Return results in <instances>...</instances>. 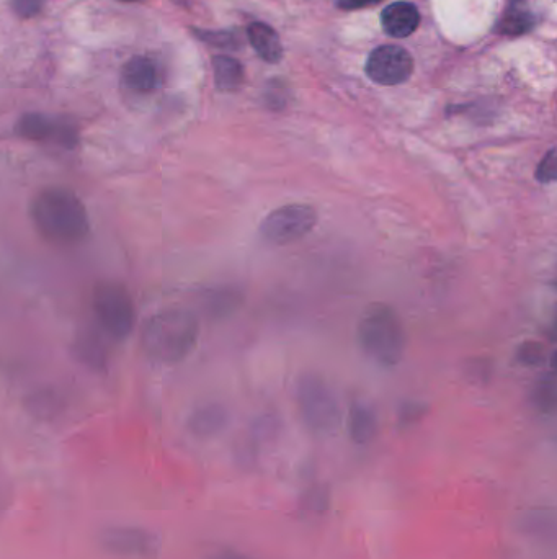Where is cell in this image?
I'll list each match as a JSON object with an SVG mask.
<instances>
[{
    "instance_id": "1",
    "label": "cell",
    "mask_w": 557,
    "mask_h": 559,
    "mask_svg": "<svg viewBox=\"0 0 557 559\" xmlns=\"http://www.w3.org/2000/svg\"><path fill=\"white\" fill-rule=\"evenodd\" d=\"M30 216L46 241L71 246L90 233L87 208L81 198L66 187H46L30 205Z\"/></svg>"
},
{
    "instance_id": "2",
    "label": "cell",
    "mask_w": 557,
    "mask_h": 559,
    "mask_svg": "<svg viewBox=\"0 0 557 559\" xmlns=\"http://www.w3.org/2000/svg\"><path fill=\"white\" fill-rule=\"evenodd\" d=\"M200 336V326L190 311L165 309L154 314L141 334L144 354L161 365H175L192 354Z\"/></svg>"
},
{
    "instance_id": "3",
    "label": "cell",
    "mask_w": 557,
    "mask_h": 559,
    "mask_svg": "<svg viewBox=\"0 0 557 559\" xmlns=\"http://www.w3.org/2000/svg\"><path fill=\"white\" fill-rule=\"evenodd\" d=\"M358 342L368 357L383 367L401 362L406 350V332L391 306L371 305L358 322Z\"/></svg>"
},
{
    "instance_id": "4",
    "label": "cell",
    "mask_w": 557,
    "mask_h": 559,
    "mask_svg": "<svg viewBox=\"0 0 557 559\" xmlns=\"http://www.w3.org/2000/svg\"><path fill=\"white\" fill-rule=\"evenodd\" d=\"M94 313L103 331L115 340L130 336L136 319L133 298L120 283H100L94 291Z\"/></svg>"
},
{
    "instance_id": "5",
    "label": "cell",
    "mask_w": 557,
    "mask_h": 559,
    "mask_svg": "<svg viewBox=\"0 0 557 559\" xmlns=\"http://www.w3.org/2000/svg\"><path fill=\"white\" fill-rule=\"evenodd\" d=\"M317 224V211L304 203L280 206L268 213L260 224V234L275 246H286L303 239Z\"/></svg>"
},
{
    "instance_id": "6",
    "label": "cell",
    "mask_w": 557,
    "mask_h": 559,
    "mask_svg": "<svg viewBox=\"0 0 557 559\" xmlns=\"http://www.w3.org/2000/svg\"><path fill=\"white\" fill-rule=\"evenodd\" d=\"M299 409L309 429L319 434L334 430L340 421L337 399L316 376H308L299 383Z\"/></svg>"
},
{
    "instance_id": "7",
    "label": "cell",
    "mask_w": 557,
    "mask_h": 559,
    "mask_svg": "<svg viewBox=\"0 0 557 559\" xmlns=\"http://www.w3.org/2000/svg\"><path fill=\"white\" fill-rule=\"evenodd\" d=\"M103 550L126 558H152L161 548L156 533L134 525H110L99 533Z\"/></svg>"
},
{
    "instance_id": "8",
    "label": "cell",
    "mask_w": 557,
    "mask_h": 559,
    "mask_svg": "<svg viewBox=\"0 0 557 559\" xmlns=\"http://www.w3.org/2000/svg\"><path fill=\"white\" fill-rule=\"evenodd\" d=\"M414 71L412 56L401 46H379L366 61V74L379 85L406 82Z\"/></svg>"
},
{
    "instance_id": "9",
    "label": "cell",
    "mask_w": 557,
    "mask_h": 559,
    "mask_svg": "<svg viewBox=\"0 0 557 559\" xmlns=\"http://www.w3.org/2000/svg\"><path fill=\"white\" fill-rule=\"evenodd\" d=\"M17 133L30 141H53L72 148L77 143V131L67 121L56 120L40 113H30L18 121Z\"/></svg>"
},
{
    "instance_id": "10",
    "label": "cell",
    "mask_w": 557,
    "mask_h": 559,
    "mask_svg": "<svg viewBox=\"0 0 557 559\" xmlns=\"http://www.w3.org/2000/svg\"><path fill=\"white\" fill-rule=\"evenodd\" d=\"M384 32L394 38H407L417 30L420 23L419 10L409 2H394L381 15Z\"/></svg>"
},
{
    "instance_id": "11",
    "label": "cell",
    "mask_w": 557,
    "mask_h": 559,
    "mask_svg": "<svg viewBox=\"0 0 557 559\" xmlns=\"http://www.w3.org/2000/svg\"><path fill=\"white\" fill-rule=\"evenodd\" d=\"M123 82L128 89L138 94H149L161 85V71L152 59L133 58L123 68Z\"/></svg>"
},
{
    "instance_id": "12",
    "label": "cell",
    "mask_w": 557,
    "mask_h": 559,
    "mask_svg": "<svg viewBox=\"0 0 557 559\" xmlns=\"http://www.w3.org/2000/svg\"><path fill=\"white\" fill-rule=\"evenodd\" d=\"M556 512L551 509H531L518 520V532L535 542L554 545L557 535Z\"/></svg>"
},
{
    "instance_id": "13",
    "label": "cell",
    "mask_w": 557,
    "mask_h": 559,
    "mask_svg": "<svg viewBox=\"0 0 557 559\" xmlns=\"http://www.w3.org/2000/svg\"><path fill=\"white\" fill-rule=\"evenodd\" d=\"M250 45L254 46L260 58L270 64L280 63L281 56H283V46H281L280 38L277 32L273 30L270 25L265 23H252L249 30Z\"/></svg>"
},
{
    "instance_id": "14",
    "label": "cell",
    "mask_w": 557,
    "mask_h": 559,
    "mask_svg": "<svg viewBox=\"0 0 557 559\" xmlns=\"http://www.w3.org/2000/svg\"><path fill=\"white\" fill-rule=\"evenodd\" d=\"M350 437L358 445H366L375 439L376 417L375 412L365 404H353L350 411Z\"/></svg>"
},
{
    "instance_id": "15",
    "label": "cell",
    "mask_w": 557,
    "mask_h": 559,
    "mask_svg": "<svg viewBox=\"0 0 557 559\" xmlns=\"http://www.w3.org/2000/svg\"><path fill=\"white\" fill-rule=\"evenodd\" d=\"M226 414L219 407H203L193 414L188 427L198 437H213L224 429Z\"/></svg>"
},
{
    "instance_id": "16",
    "label": "cell",
    "mask_w": 557,
    "mask_h": 559,
    "mask_svg": "<svg viewBox=\"0 0 557 559\" xmlns=\"http://www.w3.org/2000/svg\"><path fill=\"white\" fill-rule=\"evenodd\" d=\"M214 81L221 90H234L242 84L241 64L229 56H216L213 59Z\"/></svg>"
},
{
    "instance_id": "17",
    "label": "cell",
    "mask_w": 557,
    "mask_h": 559,
    "mask_svg": "<svg viewBox=\"0 0 557 559\" xmlns=\"http://www.w3.org/2000/svg\"><path fill=\"white\" fill-rule=\"evenodd\" d=\"M531 23H533V17H531L530 10H526L517 2L512 7H508L500 22V28H502V33H507V35H522L526 30H530Z\"/></svg>"
},
{
    "instance_id": "18",
    "label": "cell",
    "mask_w": 557,
    "mask_h": 559,
    "mask_svg": "<svg viewBox=\"0 0 557 559\" xmlns=\"http://www.w3.org/2000/svg\"><path fill=\"white\" fill-rule=\"evenodd\" d=\"M533 403L541 412H551L556 406V385L553 376H548L538 383L533 393Z\"/></svg>"
},
{
    "instance_id": "19",
    "label": "cell",
    "mask_w": 557,
    "mask_h": 559,
    "mask_svg": "<svg viewBox=\"0 0 557 559\" xmlns=\"http://www.w3.org/2000/svg\"><path fill=\"white\" fill-rule=\"evenodd\" d=\"M556 177V149H551V151L543 157V161L540 162V166L536 169V179L540 180L541 184H551V182L556 180Z\"/></svg>"
},
{
    "instance_id": "20",
    "label": "cell",
    "mask_w": 557,
    "mask_h": 559,
    "mask_svg": "<svg viewBox=\"0 0 557 559\" xmlns=\"http://www.w3.org/2000/svg\"><path fill=\"white\" fill-rule=\"evenodd\" d=\"M518 360L528 367H536L544 360L543 347L538 342H526L518 352Z\"/></svg>"
},
{
    "instance_id": "21",
    "label": "cell",
    "mask_w": 557,
    "mask_h": 559,
    "mask_svg": "<svg viewBox=\"0 0 557 559\" xmlns=\"http://www.w3.org/2000/svg\"><path fill=\"white\" fill-rule=\"evenodd\" d=\"M304 502L311 512H322L326 510L329 502V492L322 488L309 489L308 494L304 496Z\"/></svg>"
},
{
    "instance_id": "22",
    "label": "cell",
    "mask_w": 557,
    "mask_h": 559,
    "mask_svg": "<svg viewBox=\"0 0 557 559\" xmlns=\"http://www.w3.org/2000/svg\"><path fill=\"white\" fill-rule=\"evenodd\" d=\"M15 12L23 17H32L38 14L43 7V0H12Z\"/></svg>"
},
{
    "instance_id": "23",
    "label": "cell",
    "mask_w": 557,
    "mask_h": 559,
    "mask_svg": "<svg viewBox=\"0 0 557 559\" xmlns=\"http://www.w3.org/2000/svg\"><path fill=\"white\" fill-rule=\"evenodd\" d=\"M381 0H339V7L342 10H358L379 4Z\"/></svg>"
},
{
    "instance_id": "24",
    "label": "cell",
    "mask_w": 557,
    "mask_h": 559,
    "mask_svg": "<svg viewBox=\"0 0 557 559\" xmlns=\"http://www.w3.org/2000/svg\"><path fill=\"white\" fill-rule=\"evenodd\" d=\"M210 559H250L247 556L239 555V553H232V551H226V553H219V555L213 556Z\"/></svg>"
},
{
    "instance_id": "25",
    "label": "cell",
    "mask_w": 557,
    "mask_h": 559,
    "mask_svg": "<svg viewBox=\"0 0 557 559\" xmlns=\"http://www.w3.org/2000/svg\"><path fill=\"white\" fill-rule=\"evenodd\" d=\"M121 2H143V0H121Z\"/></svg>"
}]
</instances>
